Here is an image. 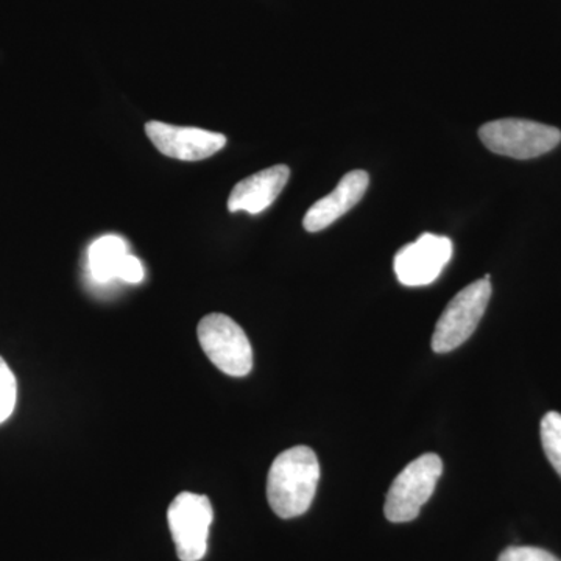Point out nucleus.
I'll return each mask as SVG.
<instances>
[{
	"instance_id": "6",
	"label": "nucleus",
	"mask_w": 561,
	"mask_h": 561,
	"mask_svg": "<svg viewBox=\"0 0 561 561\" xmlns=\"http://www.w3.org/2000/svg\"><path fill=\"white\" fill-rule=\"evenodd\" d=\"M214 512L208 496L184 491L168 512L169 529L181 561H201L208 552Z\"/></svg>"
},
{
	"instance_id": "9",
	"label": "nucleus",
	"mask_w": 561,
	"mask_h": 561,
	"mask_svg": "<svg viewBox=\"0 0 561 561\" xmlns=\"http://www.w3.org/2000/svg\"><path fill=\"white\" fill-rule=\"evenodd\" d=\"M368 183H370V176L364 171H353L343 175L337 187L327 197L313 203L306 213L305 220H302L305 230L319 232L341 219L362 201L368 190Z\"/></svg>"
},
{
	"instance_id": "14",
	"label": "nucleus",
	"mask_w": 561,
	"mask_h": 561,
	"mask_svg": "<svg viewBox=\"0 0 561 561\" xmlns=\"http://www.w3.org/2000/svg\"><path fill=\"white\" fill-rule=\"evenodd\" d=\"M497 561H561L551 552L530 546H513L501 553Z\"/></svg>"
},
{
	"instance_id": "10",
	"label": "nucleus",
	"mask_w": 561,
	"mask_h": 561,
	"mask_svg": "<svg viewBox=\"0 0 561 561\" xmlns=\"http://www.w3.org/2000/svg\"><path fill=\"white\" fill-rule=\"evenodd\" d=\"M289 179L290 169L284 164L254 173L236 184L228 198V209L230 213L245 210L253 216L264 213L279 197Z\"/></svg>"
},
{
	"instance_id": "11",
	"label": "nucleus",
	"mask_w": 561,
	"mask_h": 561,
	"mask_svg": "<svg viewBox=\"0 0 561 561\" xmlns=\"http://www.w3.org/2000/svg\"><path fill=\"white\" fill-rule=\"evenodd\" d=\"M127 253V242L119 236H103L98 239L88 251L91 275L98 283H108L117 278V268Z\"/></svg>"
},
{
	"instance_id": "2",
	"label": "nucleus",
	"mask_w": 561,
	"mask_h": 561,
	"mask_svg": "<svg viewBox=\"0 0 561 561\" xmlns=\"http://www.w3.org/2000/svg\"><path fill=\"white\" fill-rule=\"evenodd\" d=\"M479 138L493 153L531 160L556 149L561 142V131L540 122L500 119L482 125Z\"/></svg>"
},
{
	"instance_id": "13",
	"label": "nucleus",
	"mask_w": 561,
	"mask_h": 561,
	"mask_svg": "<svg viewBox=\"0 0 561 561\" xmlns=\"http://www.w3.org/2000/svg\"><path fill=\"white\" fill-rule=\"evenodd\" d=\"M18 402V381L10 365L0 356V424L13 415Z\"/></svg>"
},
{
	"instance_id": "12",
	"label": "nucleus",
	"mask_w": 561,
	"mask_h": 561,
	"mask_svg": "<svg viewBox=\"0 0 561 561\" xmlns=\"http://www.w3.org/2000/svg\"><path fill=\"white\" fill-rule=\"evenodd\" d=\"M541 443L546 457L561 478V413H546L541 421Z\"/></svg>"
},
{
	"instance_id": "4",
	"label": "nucleus",
	"mask_w": 561,
	"mask_h": 561,
	"mask_svg": "<svg viewBox=\"0 0 561 561\" xmlns=\"http://www.w3.org/2000/svg\"><path fill=\"white\" fill-rule=\"evenodd\" d=\"M198 342L208 359L225 375L243 378L253 368V350L245 331L225 313L203 317Z\"/></svg>"
},
{
	"instance_id": "7",
	"label": "nucleus",
	"mask_w": 561,
	"mask_h": 561,
	"mask_svg": "<svg viewBox=\"0 0 561 561\" xmlns=\"http://www.w3.org/2000/svg\"><path fill=\"white\" fill-rule=\"evenodd\" d=\"M453 257V241L445 236L424 232L394 256V273L408 287H423L437 280Z\"/></svg>"
},
{
	"instance_id": "1",
	"label": "nucleus",
	"mask_w": 561,
	"mask_h": 561,
	"mask_svg": "<svg viewBox=\"0 0 561 561\" xmlns=\"http://www.w3.org/2000/svg\"><path fill=\"white\" fill-rule=\"evenodd\" d=\"M320 481V463L308 446H295L273 460L267 479V500L283 519L297 518L311 507Z\"/></svg>"
},
{
	"instance_id": "5",
	"label": "nucleus",
	"mask_w": 561,
	"mask_h": 561,
	"mask_svg": "<svg viewBox=\"0 0 561 561\" xmlns=\"http://www.w3.org/2000/svg\"><path fill=\"white\" fill-rule=\"evenodd\" d=\"M491 298L490 276L474 280L459 291L446 306L440 319L435 324L432 335V350L438 354L449 353L463 345L471 337Z\"/></svg>"
},
{
	"instance_id": "3",
	"label": "nucleus",
	"mask_w": 561,
	"mask_h": 561,
	"mask_svg": "<svg viewBox=\"0 0 561 561\" xmlns=\"http://www.w3.org/2000/svg\"><path fill=\"white\" fill-rule=\"evenodd\" d=\"M443 472V461L437 454H424L411 461L397 476L387 493L386 518L391 523L413 522L421 507L431 500Z\"/></svg>"
},
{
	"instance_id": "15",
	"label": "nucleus",
	"mask_w": 561,
	"mask_h": 561,
	"mask_svg": "<svg viewBox=\"0 0 561 561\" xmlns=\"http://www.w3.org/2000/svg\"><path fill=\"white\" fill-rule=\"evenodd\" d=\"M117 278L128 284H139L144 279V267L138 257L125 254L117 268Z\"/></svg>"
},
{
	"instance_id": "8",
	"label": "nucleus",
	"mask_w": 561,
	"mask_h": 561,
	"mask_svg": "<svg viewBox=\"0 0 561 561\" xmlns=\"http://www.w3.org/2000/svg\"><path fill=\"white\" fill-rule=\"evenodd\" d=\"M146 133L160 153L180 161L206 160L227 146V136L221 133L179 127L165 122H147Z\"/></svg>"
}]
</instances>
